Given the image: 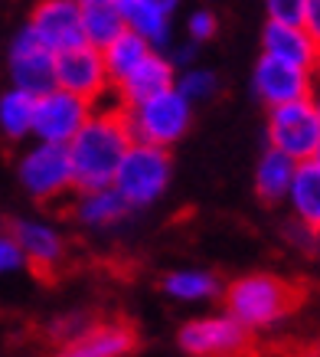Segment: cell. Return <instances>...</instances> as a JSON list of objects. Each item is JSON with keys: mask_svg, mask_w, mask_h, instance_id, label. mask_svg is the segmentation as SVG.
<instances>
[{"mask_svg": "<svg viewBox=\"0 0 320 357\" xmlns=\"http://www.w3.org/2000/svg\"><path fill=\"white\" fill-rule=\"evenodd\" d=\"M134 144L125 121V112L118 105H95V112L88 115L86 128L72 138L69 151V164H72V181L75 190H105L115 184V174L121 158L128 154Z\"/></svg>", "mask_w": 320, "mask_h": 357, "instance_id": "1", "label": "cell"}, {"mask_svg": "<svg viewBox=\"0 0 320 357\" xmlns=\"http://www.w3.org/2000/svg\"><path fill=\"white\" fill-rule=\"evenodd\" d=\"M223 312L232 314L252 335V331H268V328L281 325L294 312L298 292L291 282H285L275 272H246L223 289Z\"/></svg>", "mask_w": 320, "mask_h": 357, "instance_id": "2", "label": "cell"}, {"mask_svg": "<svg viewBox=\"0 0 320 357\" xmlns=\"http://www.w3.org/2000/svg\"><path fill=\"white\" fill-rule=\"evenodd\" d=\"M173 181V158L163 148L150 144H131L128 154L121 158L115 174V194L128 204V210H147L160 204Z\"/></svg>", "mask_w": 320, "mask_h": 357, "instance_id": "3", "label": "cell"}, {"mask_svg": "<svg viewBox=\"0 0 320 357\" xmlns=\"http://www.w3.org/2000/svg\"><path fill=\"white\" fill-rule=\"evenodd\" d=\"M121 112H125V121H128L131 141L150 144V148H163V151H170L177 141L186 138V131L193 125V105L177 89Z\"/></svg>", "mask_w": 320, "mask_h": 357, "instance_id": "4", "label": "cell"}, {"mask_svg": "<svg viewBox=\"0 0 320 357\" xmlns=\"http://www.w3.org/2000/svg\"><path fill=\"white\" fill-rule=\"evenodd\" d=\"M268 148L281 151L291 161H314V154L320 148V112L314 98L304 102H291L281 109H268L265 121Z\"/></svg>", "mask_w": 320, "mask_h": 357, "instance_id": "5", "label": "cell"}, {"mask_svg": "<svg viewBox=\"0 0 320 357\" xmlns=\"http://www.w3.org/2000/svg\"><path fill=\"white\" fill-rule=\"evenodd\" d=\"M17 181L33 200H59L69 190H75L72 164L63 144H43L33 141L17 161Z\"/></svg>", "mask_w": 320, "mask_h": 357, "instance_id": "6", "label": "cell"}, {"mask_svg": "<svg viewBox=\"0 0 320 357\" xmlns=\"http://www.w3.org/2000/svg\"><path fill=\"white\" fill-rule=\"evenodd\" d=\"M248 341L252 335L225 312L196 314L177 331V344L186 357H242Z\"/></svg>", "mask_w": 320, "mask_h": 357, "instance_id": "7", "label": "cell"}, {"mask_svg": "<svg viewBox=\"0 0 320 357\" xmlns=\"http://www.w3.org/2000/svg\"><path fill=\"white\" fill-rule=\"evenodd\" d=\"M7 76H10V89H20V92H26L33 98H40L56 89V56L36 40V33L26 23L13 33L10 40Z\"/></svg>", "mask_w": 320, "mask_h": 357, "instance_id": "8", "label": "cell"}, {"mask_svg": "<svg viewBox=\"0 0 320 357\" xmlns=\"http://www.w3.org/2000/svg\"><path fill=\"white\" fill-rule=\"evenodd\" d=\"M92 112H95V105L69 96L63 89H53V92H46V96L36 98L33 138L43 141V144H63V148H69L75 135L86 128V121Z\"/></svg>", "mask_w": 320, "mask_h": 357, "instance_id": "9", "label": "cell"}, {"mask_svg": "<svg viewBox=\"0 0 320 357\" xmlns=\"http://www.w3.org/2000/svg\"><path fill=\"white\" fill-rule=\"evenodd\" d=\"M56 89L82 98L88 105H105V98L111 96L115 86L105 73L102 53L92 46H79V50L56 56Z\"/></svg>", "mask_w": 320, "mask_h": 357, "instance_id": "10", "label": "cell"}, {"mask_svg": "<svg viewBox=\"0 0 320 357\" xmlns=\"http://www.w3.org/2000/svg\"><path fill=\"white\" fill-rule=\"evenodd\" d=\"M26 26L36 33V40L53 56L86 46L79 0H43V3H36L30 13V20H26Z\"/></svg>", "mask_w": 320, "mask_h": 357, "instance_id": "11", "label": "cell"}, {"mask_svg": "<svg viewBox=\"0 0 320 357\" xmlns=\"http://www.w3.org/2000/svg\"><path fill=\"white\" fill-rule=\"evenodd\" d=\"M252 92L265 109H281L291 102H304L314 98V73L285 66L278 59L258 56L252 66Z\"/></svg>", "mask_w": 320, "mask_h": 357, "instance_id": "12", "label": "cell"}, {"mask_svg": "<svg viewBox=\"0 0 320 357\" xmlns=\"http://www.w3.org/2000/svg\"><path fill=\"white\" fill-rule=\"evenodd\" d=\"M125 30L141 36L154 53H167L173 43L177 0H118Z\"/></svg>", "mask_w": 320, "mask_h": 357, "instance_id": "13", "label": "cell"}, {"mask_svg": "<svg viewBox=\"0 0 320 357\" xmlns=\"http://www.w3.org/2000/svg\"><path fill=\"white\" fill-rule=\"evenodd\" d=\"M173 86H177V69L167 59V53H147V59L138 63V69L115 86V105L118 109H134L147 98L170 92Z\"/></svg>", "mask_w": 320, "mask_h": 357, "instance_id": "14", "label": "cell"}, {"mask_svg": "<svg viewBox=\"0 0 320 357\" xmlns=\"http://www.w3.org/2000/svg\"><path fill=\"white\" fill-rule=\"evenodd\" d=\"M7 233L17 239L23 259H26V266H33V269L49 272L65 259L63 229L53 227V223H46V220H13Z\"/></svg>", "mask_w": 320, "mask_h": 357, "instance_id": "15", "label": "cell"}, {"mask_svg": "<svg viewBox=\"0 0 320 357\" xmlns=\"http://www.w3.org/2000/svg\"><path fill=\"white\" fill-rule=\"evenodd\" d=\"M138 344L134 328L125 321H102L72 337L69 344H59L53 357H128Z\"/></svg>", "mask_w": 320, "mask_h": 357, "instance_id": "16", "label": "cell"}, {"mask_svg": "<svg viewBox=\"0 0 320 357\" xmlns=\"http://www.w3.org/2000/svg\"><path fill=\"white\" fill-rule=\"evenodd\" d=\"M317 50L320 46L304 33V26H281V23L265 20L262 56L278 59L285 66H294V69H304V73H317Z\"/></svg>", "mask_w": 320, "mask_h": 357, "instance_id": "17", "label": "cell"}, {"mask_svg": "<svg viewBox=\"0 0 320 357\" xmlns=\"http://www.w3.org/2000/svg\"><path fill=\"white\" fill-rule=\"evenodd\" d=\"M128 204L115 194V187L86 190V194H75L72 200V220L88 233H111L128 220Z\"/></svg>", "mask_w": 320, "mask_h": 357, "instance_id": "18", "label": "cell"}, {"mask_svg": "<svg viewBox=\"0 0 320 357\" xmlns=\"http://www.w3.org/2000/svg\"><path fill=\"white\" fill-rule=\"evenodd\" d=\"M160 289L167 298L177 305H206L223 298V282L219 275L200 266H183V269H170L160 282Z\"/></svg>", "mask_w": 320, "mask_h": 357, "instance_id": "19", "label": "cell"}, {"mask_svg": "<svg viewBox=\"0 0 320 357\" xmlns=\"http://www.w3.org/2000/svg\"><path fill=\"white\" fill-rule=\"evenodd\" d=\"M288 210H291V220L307 227L310 233L320 236V171L314 161H304L298 164L294 171V184L288 190Z\"/></svg>", "mask_w": 320, "mask_h": 357, "instance_id": "20", "label": "cell"}, {"mask_svg": "<svg viewBox=\"0 0 320 357\" xmlns=\"http://www.w3.org/2000/svg\"><path fill=\"white\" fill-rule=\"evenodd\" d=\"M294 171H298V161L285 158L275 148H265V151L258 154L255 174H252L258 200H265V204H285L291 184H294Z\"/></svg>", "mask_w": 320, "mask_h": 357, "instance_id": "21", "label": "cell"}, {"mask_svg": "<svg viewBox=\"0 0 320 357\" xmlns=\"http://www.w3.org/2000/svg\"><path fill=\"white\" fill-rule=\"evenodd\" d=\"M79 7H82L86 46L102 53L115 36L125 33V20H121V10H118V0H79Z\"/></svg>", "mask_w": 320, "mask_h": 357, "instance_id": "22", "label": "cell"}, {"mask_svg": "<svg viewBox=\"0 0 320 357\" xmlns=\"http://www.w3.org/2000/svg\"><path fill=\"white\" fill-rule=\"evenodd\" d=\"M147 53H154V50H150L141 36H134L131 30L115 36V40L102 50V63H105V73H108V79H111V86H118L121 79H128L131 73L138 69V63L147 59Z\"/></svg>", "mask_w": 320, "mask_h": 357, "instance_id": "23", "label": "cell"}, {"mask_svg": "<svg viewBox=\"0 0 320 357\" xmlns=\"http://www.w3.org/2000/svg\"><path fill=\"white\" fill-rule=\"evenodd\" d=\"M33 112H36V98L20 92V89H7L0 92V135L7 141H23L33 135Z\"/></svg>", "mask_w": 320, "mask_h": 357, "instance_id": "24", "label": "cell"}, {"mask_svg": "<svg viewBox=\"0 0 320 357\" xmlns=\"http://www.w3.org/2000/svg\"><path fill=\"white\" fill-rule=\"evenodd\" d=\"M219 76H216L209 66H190V69H180L177 73V92H180L190 105H196V102H209V98L219 96Z\"/></svg>", "mask_w": 320, "mask_h": 357, "instance_id": "25", "label": "cell"}, {"mask_svg": "<svg viewBox=\"0 0 320 357\" xmlns=\"http://www.w3.org/2000/svg\"><path fill=\"white\" fill-rule=\"evenodd\" d=\"M216 33H219V17H216V10H209V7H196V10H190V17H186V40L196 46L209 43Z\"/></svg>", "mask_w": 320, "mask_h": 357, "instance_id": "26", "label": "cell"}, {"mask_svg": "<svg viewBox=\"0 0 320 357\" xmlns=\"http://www.w3.org/2000/svg\"><path fill=\"white\" fill-rule=\"evenodd\" d=\"M88 314L86 312H69V314H59L53 325H49V335L59 341V344H69L72 337H79L82 331H88Z\"/></svg>", "mask_w": 320, "mask_h": 357, "instance_id": "27", "label": "cell"}, {"mask_svg": "<svg viewBox=\"0 0 320 357\" xmlns=\"http://www.w3.org/2000/svg\"><path fill=\"white\" fill-rule=\"evenodd\" d=\"M265 13H268V23L301 26V20H304V0H268Z\"/></svg>", "mask_w": 320, "mask_h": 357, "instance_id": "28", "label": "cell"}, {"mask_svg": "<svg viewBox=\"0 0 320 357\" xmlns=\"http://www.w3.org/2000/svg\"><path fill=\"white\" fill-rule=\"evenodd\" d=\"M23 269H26V259H23L17 239L7 229H0V279H10V275H17Z\"/></svg>", "mask_w": 320, "mask_h": 357, "instance_id": "29", "label": "cell"}, {"mask_svg": "<svg viewBox=\"0 0 320 357\" xmlns=\"http://www.w3.org/2000/svg\"><path fill=\"white\" fill-rule=\"evenodd\" d=\"M196 56H200V46L190 43L186 36H183V40H173L170 50H167V59L173 63V69H177V73H180V69H190V66L196 63Z\"/></svg>", "mask_w": 320, "mask_h": 357, "instance_id": "30", "label": "cell"}, {"mask_svg": "<svg viewBox=\"0 0 320 357\" xmlns=\"http://www.w3.org/2000/svg\"><path fill=\"white\" fill-rule=\"evenodd\" d=\"M285 239H288L291 246L304 249V252L320 249V236H317V233H310L307 227H301V223H294V220H288V227H285Z\"/></svg>", "mask_w": 320, "mask_h": 357, "instance_id": "31", "label": "cell"}, {"mask_svg": "<svg viewBox=\"0 0 320 357\" xmlns=\"http://www.w3.org/2000/svg\"><path fill=\"white\" fill-rule=\"evenodd\" d=\"M301 26L320 46V0H304V20H301Z\"/></svg>", "mask_w": 320, "mask_h": 357, "instance_id": "32", "label": "cell"}, {"mask_svg": "<svg viewBox=\"0 0 320 357\" xmlns=\"http://www.w3.org/2000/svg\"><path fill=\"white\" fill-rule=\"evenodd\" d=\"M314 164H317V171H320V148H317V154H314Z\"/></svg>", "mask_w": 320, "mask_h": 357, "instance_id": "33", "label": "cell"}, {"mask_svg": "<svg viewBox=\"0 0 320 357\" xmlns=\"http://www.w3.org/2000/svg\"><path fill=\"white\" fill-rule=\"evenodd\" d=\"M317 73H320V50H317Z\"/></svg>", "mask_w": 320, "mask_h": 357, "instance_id": "34", "label": "cell"}, {"mask_svg": "<svg viewBox=\"0 0 320 357\" xmlns=\"http://www.w3.org/2000/svg\"><path fill=\"white\" fill-rule=\"evenodd\" d=\"M314 102H317V112H320V96H317V98H314Z\"/></svg>", "mask_w": 320, "mask_h": 357, "instance_id": "35", "label": "cell"}]
</instances>
